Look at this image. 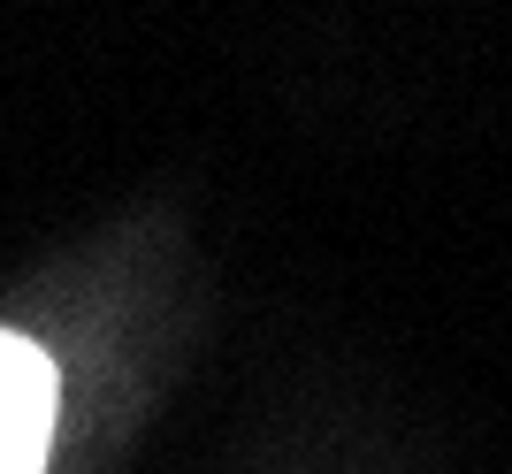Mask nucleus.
I'll list each match as a JSON object with an SVG mask.
<instances>
[{
  "label": "nucleus",
  "mask_w": 512,
  "mask_h": 474,
  "mask_svg": "<svg viewBox=\"0 0 512 474\" xmlns=\"http://www.w3.org/2000/svg\"><path fill=\"white\" fill-rule=\"evenodd\" d=\"M54 436V360L0 329V474H39Z\"/></svg>",
  "instance_id": "f257e3e1"
}]
</instances>
